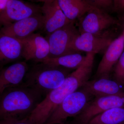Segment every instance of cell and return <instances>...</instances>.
Instances as JSON below:
<instances>
[{
    "label": "cell",
    "mask_w": 124,
    "mask_h": 124,
    "mask_svg": "<svg viewBox=\"0 0 124 124\" xmlns=\"http://www.w3.org/2000/svg\"><path fill=\"white\" fill-rule=\"evenodd\" d=\"M91 95L82 88L67 97L57 108L45 124H64L69 117H75L93 100Z\"/></svg>",
    "instance_id": "3"
},
{
    "label": "cell",
    "mask_w": 124,
    "mask_h": 124,
    "mask_svg": "<svg viewBox=\"0 0 124 124\" xmlns=\"http://www.w3.org/2000/svg\"><path fill=\"white\" fill-rule=\"evenodd\" d=\"M85 57L86 56H83L79 53L71 54L59 57L47 58L40 62L71 70H76L82 65Z\"/></svg>",
    "instance_id": "17"
},
{
    "label": "cell",
    "mask_w": 124,
    "mask_h": 124,
    "mask_svg": "<svg viewBox=\"0 0 124 124\" xmlns=\"http://www.w3.org/2000/svg\"><path fill=\"white\" fill-rule=\"evenodd\" d=\"M22 45L17 39L0 33V60L7 63L22 57Z\"/></svg>",
    "instance_id": "15"
},
{
    "label": "cell",
    "mask_w": 124,
    "mask_h": 124,
    "mask_svg": "<svg viewBox=\"0 0 124 124\" xmlns=\"http://www.w3.org/2000/svg\"><path fill=\"white\" fill-rule=\"evenodd\" d=\"M79 20L78 30L80 34L85 32L102 34L111 27L118 24V21L105 10L93 6Z\"/></svg>",
    "instance_id": "6"
},
{
    "label": "cell",
    "mask_w": 124,
    "mask_h": 124,
    "mask_svg": "<svg viewBox=\"0 0 124 124\" xmlns=\"http://www.w3.org/2000/svg\"><path fill=\"white\" fill-rule=\"evenodd\" d=\"M28 66L26 62L16 63L2 69L0 74V93L6 89L21 86L28 71Z\"/></svg>",
    "instance_id": "13"
},
{
    "label": "cell",
    "mask_w": 124,
    "mask_h": 124,
    "mask_svg": "<svg viewBox=\"0 0 124 124\" xmlns=\"http://www.w3.org/2000/svg\"><path fill=\"white\" fill-rule=\"evenodd\" d=\"M124 108V92L112 95L95 98L68 124H88L96 116L112 108Z\"/></svg>",
    "instance_id": "5"
},
{
    "label": "cell",
    "mask_w": 124,
    "mask_h": 124,
    "mask_svg": "<svg viewBox=\"0 0 124 124\" xmlns=\"http://www.w3.org/2000/svg\"><path fill=\"white\" fill-rule=\"evenodd\" d=\"M113 9L116 11H124V0H113Z\"/></svg>",
    "instance_id": "22"
},
{
    "label": "cell",
    "mask_w": 124,
    "mask_h": 124,
    "mask_svg": "<svg viewBox=\"0 0 124 124\" xmlns=\"http://www.w3.org/2000/svg\"><path fill=\"white\" fill-rule=\"evenodd\" d=\"M80 35L75 26V21H72L48 35L46 39L49 45L50 51L47 58H57L78 53L75 50L74 43Z\"/></svg>",
    "instance_id": "4"
},
{
    "label": "cell",
    "mask_w": 124,
    "mask_h": 124,
    "mask_svg": "<svg viewBox=\"0 0 124 124\" xmlns=\"http://www.w3.org/2000/svg\"><path fill=\"white\" fill-rule=\"evenodd\" d=\"M63 13L70 21L79 19L88 11L92 6L84 0H58Z\"/></svg>",
    "instance_id": "16"
},
{
    "label": "cell",
    "mask_w": 124,
    "mask_h": 124,
    "mask_svg": "<svg viewBox=\"0 0 124 124\" xmlns=\"http://www.w3.org/2000/svg\"><path fill=\"white\" fill-rule=\"evenodd\" d=\"M81 88L95 98L115 95L124 92V85L109 78L89 80Z\"/></svg>",
    "instance_id": "14"
},
{
    "label": "cell",
    "mask_w": 124,
    "mask_h": 124,
    "mask_svg": "<svg viewBox=\"0 0 124 124\" xmlns=\"http://www.w3.org/2000/svg\"><path fill=\"white\" fill-rule=\"evenodd\" d=\"M88 124H124V108L106 111L93 118Z\"/></svg>",
    "instance_id": "18"
},
{
    "label": "cell",
    "mask_w": 124,
    "mask_h": 124,
    "mask_svg": "<svg viewBox=\"0 0 124 124\" xmlns=\"http://www.w3.org/2000/svg\"><path fill=\"white\" fill-rule=\"evenodd\" d=\"M123 35H124V34H123Z\"/></svg>",
    "instance_id": "24"
},
{
    "label": "cell",
    "mask_w": 124,
    "mask_h": 124,
    "mask_svg": "<svg viewBox=\"0 0 124 124\" xmlns=\"http://www.w3.org/2000/svg\"><path fill=\"white\" fill-rule=\"evenodd\" d=\"M41 7L19 0H8L5 10L0 13V23L4 26L42 13Z\"/></svg>",
    "instance_id": "7"
},
{
    "label": "cell",
    "mask_w": 124,
    "mask_h": 124,
    "mask_svg": "<svg viewBox=\"0 0 124 124\" xmlns=\"http://www.w3.org/2000/svg\"><path fill=\"white\" fill-rule=\"evenodd\" d=\"M0 124H33L27 118L23 119H5L0 120Z\"/></svg>",
    "instance_id": "21"
},
{
    "label": "cell",
    "mask_w": 124,
    "mask_h": 124,
    "mask_svg": "<svg viewBox=\"0 0 124 124\" xmlns=\"http://www.w3.org/2000/svg\"><path fill=\"white\" fill-rule=\"evenodd\" d=\"M42 96L23 85L6 89L0 94V120L28 117L41 101Z\"/></svg>",
    "instance_id": "1"
},
{
    "label": "cell",
    "mask_w": 124,
    "mask_h": 124,
    "mask_svg": "<svg viewBox=\"0 0 124 124\" xmlns=\"http://www.w3.org/2000/svg\"><path fill=\"white\" fill-rule=\"evenodd\" d=\"M22 45V57L26 60L40 62L48 57L50 47L46 38L33 33L24 39H18Z\"/></svg>",
    "instance_id": "9"
},
{
    "label": "cell",
    "mask_w": 124,
    "mask_h": 124,
    "mask_svg": "<svg viewBox=\"0 0 124 124\" xmlns=\"http://www.w3.org/2000/svg\"><path fill=\"white\" fill-rule=\"evenodd\" d=\"M124 49L123 35L113 40L107 49L98 67L95 74L97 79L109 78V75L115 64L117 63Z\"/></svg>",
    "instance_id": "11"
},
{
    "label": "cell",
    "mask_w": 124,
    "mask_h": 124,
    "mask_svg": "<svg viewBox=\"0 0 124 124\" xmlns=\"http://www.w3.org/2000/svg\"><path fill=\"white\" fill-rule=\"evenodd\" d=\"M114 77V80L124 85V51L115 68Z\"/></svg>",
    "instance_id": "19"
},
{
    "label": "cell",
    "mask_w": 124,
    "mask_h": 124,
    "mask_svg": "<svg viewBox=\"0 0 124 124\" xmlns=\"http://www.w3.org/2000/svg\"><path fill=\"white\" fill-rule=\"evenodd\" d=\"M113 40L105 32L100 34L85 32L80 34L76 39L74 48L78 53L84 51L97 54L107 48Z\"/></svg>",
    "instance_id": "12"
},
{
    "label": "cell",
    "mask_w": 124,
    "mask_h": 124,
    "mask_svg": "<svg viewBox=\"0 0 124 124\" xmlns=\"http://www.w3.org/2000/svg\"><path fill=\"white\" fill-rule=\"evenodd\" d=\"M27 72L23 85L46 96L60 86L71 73V69L40 62Z\"/></svg>",
    "instance_id": "2"
},
{
    "label": "cell",
    "mask_w": 124,
    "mask_h": 124,
    "mask_svg": "<svg viewBox=\"0 0 124 124\" xmlns=\"http://www.w3.org/2000/svg\"><path fill=\"white\" fill-rule=\"evenodd\" d=\"M87 1L92 6L103 10L104 9L111 7L113 5V0H87Z\"/></svg>",
    "instance_id": "20"
},
{
    "label": "cell",
    "mask_w": 124,
    "mask_h": 124,
    "mask_svg": "<svg viewBox=\"0 0 124 124\" xmlns=\"http://www.w3.org/2000/svg\"><path fill=\"white\" fill-rule=\"evenodd\" d=\"M8 0H0V13L4 11L7 7Z\"/></svg>",
    "instance_id": "23"
},
{
    "label": "cell",
    "mask_w": 124,
    "mask_h": 124,
    "mask_svg": "<svg viewBox=\"0 0 124 124\" xmlns=\"http://www.w3.org/2000/svg\"><path fill=\"white\" fill-rule=\"evenodd\" d=\"M44 19L42 13L3 26L0 33L17 39H24L35 31L44 28Z\"/></svg>",
    "instance_id": "8"
},
{
    "label": "cell",
    "mask_w": 124,
    "mask_h": 124,
    "mask_svg": "<svg viewBox=\"0 0 124 124\" xmlns=\"http://www.w3.org/2000/svg\"><path fill=\"white\" fill-rule=\"evenodd\" d=\"M41 1L44 2L41 7L44 19L43 29L48 35L72 22L63 13L58 0H47Z\"/></svg>",
    "instance_id": "10"
}]
</instances>
